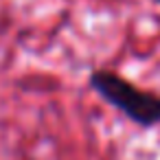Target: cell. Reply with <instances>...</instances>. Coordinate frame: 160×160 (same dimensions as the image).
Here are the masks:
<instances>
[{"instance_id":"cell-1","label":"cell","mask_w":160,"mask_h":160,"mask_svg":"<svg viewBox=\"0 0 160 160\" xmlns=\"http://www.w3.org/2000/svg\"><path fill=\"white\" fill-rule=\"evenodd\" d=\"M88 86L97 92L108 105L116 108L125 118L136 123L138 127H153L160 123V94L138 88L127 77L97 68L88 77Z\"/></svg>"},{"instance_id":"cell-2","label":"cell","mask_w":160,"mask_h":160,"mask_svg":"<svg viewBox=\"0 0 160 160\" xmlns=\"http://www.w3.org/2000/svg\"><path fill=\"white\" fill-rule=\"evenodd\" d=\"M151 2H156V5H160V0H151Z\"/></svg>"}]
</instances>
